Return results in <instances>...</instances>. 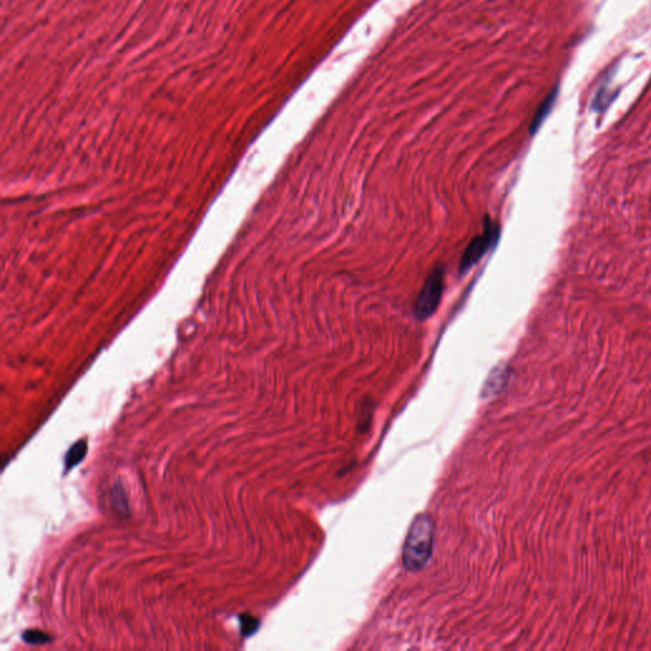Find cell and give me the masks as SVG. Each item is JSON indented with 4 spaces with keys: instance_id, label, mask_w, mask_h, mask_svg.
Here are the masks:
<instances>
[{
    "instance_id": "cell-1",
    "label": "cell",
    "mask_w": 651,
    "mask_h": 651,
    "mask_svg": "<svg viewBox=\"0 0 651 651\" xmlns=\"http://www.w3.org/2000/svg\"><path fill=\"white\" fill-rule=\"evenodd\" d=\"M444 289V268H434L422 286L415 303V317L425 321L431 317L440 304Z\"/></svg>"
},
{
    "instance_id": "cell-2",
    "label": "cell",
    "mask_w": 651,
    "mask_h": 651,
    "mask_svg": "<svg viewBox=\"0 0 651 651\" xmlns=\"http://www.w3.org/2000/svg\"><path fill=\"white\" fill-rule=\"evenodd\" d=\"M499 225L492 222L490 218H486L483 233L474 237L465 248V252L461 259L459 272L465 274L470 268L474 266L489 252V250L495 247V244L499 241Z\"/></svg>"
},
{
    "instance_id": "cell-3",
    "label": "cell",
    "mask_w": 651,
    "mask_h": 651,
    "mask_svg": "<svg viewBox=\"0 0 651 651\" xmlns=\"http://www.w3.org/2000/svg\"><path fill=\"white\" fill-rule=\"evenodd\" d=\"M87 452H88L87 442L86 440L77 442L65 455V471L68 472V471L73 470L75 465L81 463V461L84 459V457L87 455Z\"/></svg>"
},
{
    "instance_id": "cell-4",
    "label": "cell",
    "mask_w": 651,
    "mask_h": 651,
    "mask_svg": "<svg viewBox=\"0 0 651 651\" xmlns=\"http://www.w3.org/2000/svg\"><path fill=\"white\" fill-rule=\"evenodd\" d=\"M23 641L31 643V645H45L51 641V636L38 630H27L26 633L22 635Z\"/></svg>"
},
{
    "instance_id": "cell-5",
    "label": "cell",
    "mask_w": 651,
    "mask_h": 651,
    "mask_svg": "<svg viewBox=\"0 0 651 651\" xmlns=\"http://www.w3.org/2000/svg\"><path fill=\"white\" fill-rule=\"evenodd\" d=\"M241 630L243 635L248 636L251 633H255V630H256V620L255 618L244 615V617H241Z\"/></svg>"
}]
</instances>
